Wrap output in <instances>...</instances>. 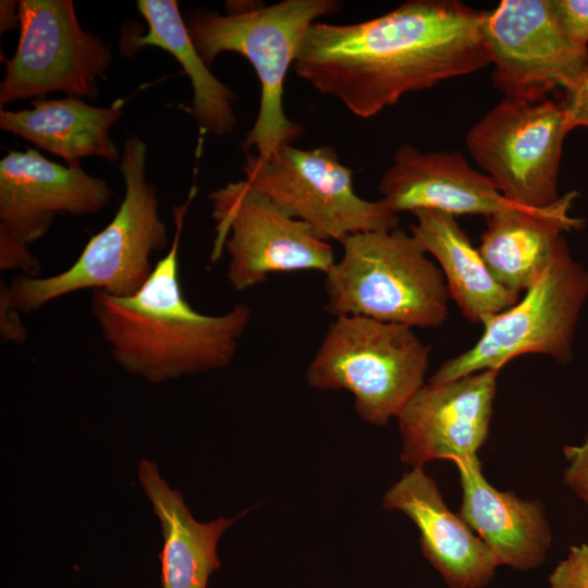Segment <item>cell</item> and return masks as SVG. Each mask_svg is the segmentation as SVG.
<instances>
[{"instance_id": "20", "label": "cell", "mask_w": 588, "mask_h": 588, "mask_svg": "<svg viewBox=\"0 0 588 588\" xmlns=\"http://www.w3.org/2000/svg\"><path fill=\"white\" fill-rule=\"evenodd\" d=\"M138 479L162 529V588H206L210 574L220 567L218 541L233 518L197 522L151 461L142 460Z\"/></svg>"}, {"instance_id": "4", "label": "cell", "mask_w": 588, "mask_h": 588, "mask_svg": "<svg viewBox=\"0 0 588 588\" xmlns=\"http://www.w3.org/2000/svg\"><path fill=\"white\" fill-rule=\"evenodd\" d=\"M119 168L125 187L119 209L89 238L74 264L53 275H20L10 285L4 282L21 313L82 290L130 296L148 280L155 267L150 256L167 249L169 237L158 212L157 187L147 180V145L138 136L125 140Z\"/></svg>"}, {"instance_id": "12", "label": "cell", "mask_w": 588, "mask_h": 588, "mask_svg": "<svg viewBox=\"0 0 588 588\" xmlns=\"http://www.w3.org/2000/svg\"><path fill=\"white\" fill-rule=\"evenodd\" d=\"M482 37L493 86L510 98L544 100L588 63V47L568 37L550 0L501 1L485 11Z\"/></svg>"}, {"instance_id": "16", "label": "cell", "mask_w": 588, "mask_h": 588, "mask_svg": "<svg viewBox=\"0 0 588 588\" xmlns=\"http://www.w3.org/2000/svg\"><path fill=\"white\" fill-rule=\"evenodd\" d=\"M383 505L407 515L420 532L421 550L450 588H481L500 563L458 514L452 513L422 467L405 473L384 494Z\"/></svg>"}, {"instance_id": "5", "label": "cell", "mask_w": 588, "mask_h": 588, "mask_svg": "<svg viewBox=\"0 0 588 588\" xmlns=\"http://www.w3.org/2000/svg\"><path fill=\"white\" fill-rule=\"evenodd\" d=\"M324 274L326 310L409 328H438L449 291L442 271L420 242L399 228L347 236Z\"/></svg>"}, {"instance_id": "2", "label": "cell", "mask_w": 588, "mask_h": 588, "mask_svg": "<svg viewBox=\"0 0 588 588\" xmlns=\"http://www.w3.org/2000/svg\"><path fill=\"white\" fill-rule=\"evenodd\" d=\"M174 207V236L144 285L119 297L94 291L91 311L117 364L152 383L226 367L252 320L237 304L221 315H206L185 299L179 252L183 221L196 195Z\"/></svg>"}, {"instance_id": "15", "label": "cell", "mask_w": 588, "mask_h": 588, "mask_svg": "<svg viewBox=\"0 0 588 588\" xmlns=\"http://www.w3.org/2000/svg\"><path fill=\"white\" fill-rule=\"evenodd\" d=\"M378 189L396 215L426 209L454 217L488 218L512 204L491 177L475 170L462 152H425L411 144L394 152Z\"/></svg>"}, {"instance_id": "22", "label": "cell", "mask_w": 588, "mask_h": 588, "mask_svg": "<svg viewBox=\"0 0 588 588\" xmlns=\"http://www.w3.org/2000/svg\"><path fill=\"white\" fill-rule=\"evenodd\" d=\"M137 9L148 24V32L134 39V48L159 47L179 61L193 87V101L187 111L201 134L220 137L233 134L236 127L234 103L238 97L210 72L198 53L177 2L138 0Z\"/></svg>"}, {"instance_id": "19", "label": "cell", "mask_w": 588, "mask_h": 588, "mask_svg": "<svg viewBox=\"0 0 588 588\" xmlns=\"http://www.w3.org/2000/svg\"><path fill=\"white\" fill-rule=\"evenodd\" d=\"M124 106L121 98L107 107L73 96L35 99L28 109H1L0 128L61 158L71 168H82L81 160L90 156L115 162L122 155L110 128L122 117Z\"/></svg>"}, {"instance_id": "25", "label": "cell", "mask_w": 588, "mask_h": 588, "mask_svg": "<svg viewBox=\"0 0 588 588\" xmlns=\"http://www.w3.org/2000/svg\"><path fill=\"white\" fill-rule=\"evenodd\" d=\"M568 37L578 46L588 47V0H550Z\"/></svg>"}, {"instance_id": "18", "label": "cell", "mask_w": 588, "mask_h": 588, "mask_svg": "<svg viewBox=\"0 0 588 588\" xmlns=\"http://www.w3.org/2000/svg\"><path fill=\"white\" fill-rule=\"evenodd\" d=\"M453 463L462 487L458 515L494 553L500 565L517 569L540 565L551 544L543 506L491 486L482 475L477 455Z\"/></svg>"}, {"instance_id": "26", "label": "cell", "mask_w": 588, "mask_h": 588, "mask_svg": "<svg viewBox=\"0 0 588 588\" xmlns=\"http://www.w3.org/2000/svg\"><path fill=\"white\" fill-rule=\"evenodd\" d=\"M561 102L571 132L577 127L588 128V63L564 89Z\"/></svg>"}, {"instance_id": "17", "label": "cell", "mask_w": 588, "mask_h": 588, "mask_svg": "<svg viewBox=\"0 0 588 588\" xmlns=\"http://www.w3.org/2000/svg\"><path fill=\"white\" fill-rule=\"evenodd\" d=\"M579 194L567 192L542 208L514 204L488 217L478 248L493 278L504 287L526 291L546 270L564 240L585 220L571 216Z\"/></svg>"}, {"instance_id": "1", "label": "cell", "mask_w": 588, "mask_h": 588, "mask_svg": "<svg viewBox=\"0 0 588 588\" xmlns=\"http://www.w3.org/2000/svg\"><path fill=\"white\" fill-rule=\"evenodd\" d=\"M483 17L456 0H409L358 23L316 22L293 66L318 93L368 119L408 93L489 65Z\"/></svg>"}, {"instance_id": "6", "label": "cell", "mask_w": 588, "mask_h": 588, "mask_svg": "<svg viewBox=\"0 0 588 588\" xmlns=\"http://www.w3.org/2000/svg\"><path fill=\"white\" fill-rule=\"evenodd\" d=\"M429 355L409 327L341 316L330 322L306 379L321 391H350L357 415L383 426L425 384Z\"/></svg>"}, {"instance_id": "9", "label": "cell", "mask_w": 588, "mask_h": 588, "mask_svg": "<svg viewBox=\"0 0 588 588\" xmlns=\"http://www.w3.org/2000/svg\"><path fill=\"white\" fill-rule=\"evenodd\" d=\"M208 199L215 221L211 260L225 247L226 278L237 292L260 285L274 272L326 274L336 261L329 242L282 212L245 179L212 191Z\"/></svg>"}, {"instance_id": "3", "label": "cell", "mask_w": 588, "mask_h": 588, "mask_svg": "<svg viewBox=\"0 0 588 588\" xmlns=\"http://www.w3.org/2000/svg\"><path fill=\"white\" fill-rule=\"evenodd\" d=\"M225 14L200 10L187 25L198 53L212 64L222 52H236L253 65L260 83L257 118L241 144L267 157L283 144H292L304 126L287 118L283 107L284 83L294 65L308 28L320 17L338 12V0H284L270 5L231 2Z\"/></svg>"}, {"instance_id": "11", "label": "cell", "mask_w": 588, "mask_h": 588, "mask_svg": "<svg viewBox=\"0 0 588 588\" xmlns=\"http://www.w3.org/2000/svg\"><path fill=\"white\" fill-rule=\"evenodd\" d=\"M20 36L0 84L1 108L60 91L96 98L112 61L110 44L79 25L71 0L19 1Z\"/></svg>"}, {"instance_id": "21", "label": "cell", "mask_w": 588, "mask_h": 588, "mask_svg": "<svg viewBox=\"0 0 588 588\" xmlns=\"http://www.w3.org/2000/svg\"><path fill=\"white\" fill-rule=\"evenodd\" d=\"M411 233L440 265L449 295L469 321L483 323L519 299V293L500 284L491 274L452 215L416 210Z\"/></svg>"}, {"instance_id": "8", "label": "cell", "mask_w": 588, "mask_h": 588, "mask_svg": "<svg viewBox=\"0 0 588 588\" xmlns=\"http://www.w3.org/2000/svg\"><path fill=\"white\" fill-rule=\"evenodd\" d=\"M242 168L245 180L322 241L341 243L354 234L399 226V215L383 199L356 194L353 170L331 146L302 149L283 144L264 158L248 154Z\"/></svg>"}, {"instance_id": "28", "label": "cell", "mask_w": 588, "mask_h": 588, "mask_svg": "<svg viewBox=\"0 0 588 588\" xmlns=\"http://www.w3.org/2000/svg\"><path fill=\"white\" fill-rule=\"evenodd\" d=\"M20 26L19 1L1 0L0 2V32Z\"/></svg>"}, {"instance_id": "24", "label": "cell", "mask_w": 588, "mask_h": 588, "mask_svg": "<svg viewBox=\"0 0 588 588\" xmlns=\"http://www.w3.org/2000/svg\"><path fill=\"white\" fill-rule=\"evenodd\" d=\"M563 453L567 461L563 480L588 506V431L579 444L565 445Z\"/></svg>"}, {"instance_id": "14", "label": "cell", "mask_w": 588, "mask_h": 588, "mask_svg": "<svg viewBox=\"0 0 588 588\" xmlns=\"http://www.w3.org/2000/svg\"><path fill=\"white\" fill-rule=\"evenodd\" d=\"M499 370L425 383L399 414L401 460L422 467L438 460L477 455L492 417Z\"/></svg>"}, {"instance_id": "27", "label": "cell", "mask_w": 588, "mask_h": 588, "mask_svg": "<svg viewBox=\"0 0 588 588\" xmlns=\"http://www.w3.org/2000/svg\"><path fill=\"white\" fill-rule=\"evenodd\" d=\"M21 311L11 303L4 284L0 285V333L1 338L9 342L23 343L27 338V331L23 324Z\"/></svg>"}, {"instance_id": "7", "label": "cell", "mask_w": 588, "mask_h": 588, "mask_svg": "<svg viewBox=\"0 0 588 588\" xmlns=\"http://www.w3.org/2000/svg\"><path fill=\"white\" fill-rule=\"evenodd\" d=\"M524 296L483 323L469 350L442 363L428 382L442 383L482 370H499L525 354L572 358L580 310L588 298V270L571 255L564 238L553 259Z\"/></svg>"}, {"instance_id": "13", "label": "cell", "mask_w": 588, "mask_h": 588, "mask_svg": "<svg viewBox=\"0 0 588 588\" xmlns=\"http://www.w3.org/2000/svg\"><path fill=\"white\" fill-rule=\"evenodd\" d=\"M108 183L45 158L10 151L0 160V236L28 246L44 237L58 215H96L112 200Z\"/></svg>"}, {"instance_id": "10", "label": "cell", "mask_w": 588, "mask_h": 588, "mask_svg": "<svg viewBox=\"0 0 588 588\" xmlns=\"http://www.w3.org/2000/svg\"><path fill=\"white\" fill-rule=\"evenodd\" d=\"M569 132L561 101L505 97L469 130L466 147L506 200L542 208L560 197V163Z\"/></svg>"}, {"instance_id": "23", "label": "cell", "mask_w": 588, "mask_h": 588, "mask_svg": "<svg viewBox=\"0 0 588 588\" xmlns=\"http://www.w3.org/2000/svg\"><path fill=\"white\" fill-rule=\"evenodd\" d=\"M549 588H588V543L569 548L551 572Z\"/></svg>"}]
</instances>
